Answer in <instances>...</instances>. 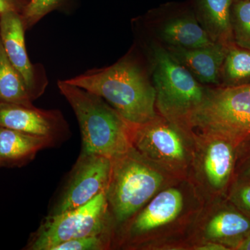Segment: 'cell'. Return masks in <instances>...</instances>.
Segmentation results:
<instances>
[{"label": "cell", "instance_id": "obj_1", "mask_svg": "<svg viewBox=\"0 0 250 250\" xmlns=\"http://www.w3.org/2000/svg\"><path fill=\"white\" fill-rule=\"evenodd\" d=\"M65 81L103 98L130 124H146L157 116L152 80L133 57Z\"/></svg>", "mask_w": 250, "mask_h": 250}, {"label": "cell", "instance_id": "obj_2", "mask_svg": "<svg viewBox=\"0 0 250 250\" xmlns=\"http://www.w3.org/2000/svg\"><path fill=\"white\" fill-rule=\"evenodd\" d=\"M58 87L77 117L82 153L113 159L133 147L134 125L125 121L104 100L65 80L59 81Z\"/></svg>", "mask_w": 250, "mask_h": 250}, {"label": "cell", "instance_id": "obj_3", "mask_svg": "<svg viewBox=\"0 0 250 250\" xmlns=\"http://www.w3.org/2000/svg\"><path fill=\"white\" fill-rule=\"evenodd\" d=\"M181 126L239 147L250 140V83L206 86L202 103Z\"/></svg>", "mask_w": 250, "mask_h": 250}, {"label": "cell", "instance_id": "obj_4", "mask_svg": "<svg viewBox=\"0 0 250 250\" xmlns=\"http://www.w3.org/2000/svg\"><path fill=\"white\" fill-rule=\"evenodd\" d=\"M156 106L163 117L180 126L205 97L206 85L195 80L157 41L147 45Z\"/></svg>", "mask_w": 250, "mask_h": 250}, {"label": "cell", "instance_id": "obj_5", "mask_svg": "<svg viewBox=\"0 0 250 250\" xmlns=\"http://www.w3.org/2000/svg\"><path fill=\"white\" fill-rule=\"evenodd\" d=\"M134 147L111 159V177L106 199L116 218L125 221L137 212L159 190L163 178Z\"/></svg>", "mask_w": 250, "mask_h": 250}, {"label": "cell", "instance_id": "obj_6", "mask_svg": "<svg viewBox=\"0 0 250 250\" xmlns=\"http://www.w3.org/2000/svg\"><path fill=\"white\" fill-rule=\"evenodd\" d=\"M108 206L103 192L76 208L51 213L31 236L27 249L53 250L64 242L105 233Z\"/></svg>", "mask_w": 250, "mask_h": 250}, {"label": "cell", "instance_id": "obj_7", "mask_svg": "<svg viewBox=\"0 0 250 250\" xmlns=\"http://www.w3.org/2000/svg\"><path fill=\"white\" fill-rule=\"evenodd\" d=\"M147 26L163 46L198 48L215 43L197 21L192 4H166L149 13Z\"/></svg>", "mask_w": 250, "mask_h": 250}, {"label": "cell", "instance_id": "obj_8", "mask_svg": "<svg viewBox=\"0 0 250 250\" xmlns=\"http://www.w3.org/2000/svg\"><path fill=\"white\" fill-rule=\"evenodd\" d=\"M111 167V159L82 152L52 214L76 208L106 192Z\"/></svg>", "mask_w": 250, "mask_h": 250}, {"label": "cell", "instance_id": "obj_9", "mask_svg": "<svg viewBox=\"0 0 250 250\" xmlns=\"http://www.w3.org/2000/svg\"><path fill=\"white\" fill-rule=\"evenodd\" d=\"M133 147L145 157L167 164L185 159L183 139L176 125L164 117L156 116L146 124L134 125Z\"/></svg>", "mask_w": 250, "mask_h": 250}, {"label": "cell", "instance_id": "obj_10", "mask_svg": "<svg viewBox=\"0 0 250 250\" xmlns=\"http://www.w3.org/2000/svg\"><path fill=\"white\" fill-rule=\"evenodd\" d=\"M0 126L42 136L56 142L66 131V123L58 111L0 102Z\"/></svg>", "mask_w": 250, "mask_h": 250}, {"label": "cell", "instance_id": "obj_11", "mask_svg": "<svg viewBox=\"0 0 250 250\" xmlns=\"http://www.w3.org/2000/svg\"><path fill=\"white\" fill-rule=\"evenodd\" d=\"M24 29L20 13L8 11L0 16V39L5 53L25 82L33 98L40 96L44 88L38 85L36 71L28 57Z\"/></svg>", "mask_w": 250, "mask_h": 250}, {"label": "cell", "instance_id": "obj_12", "mask_svg": "<svg viewBox=\"0 0 250 250\" xmlns=\"http://www.w3.org/2000/svg\"><path fill=\"white\" fill-rule=\"evenodd\" d=\"M164 47L201 84L206 86L220 85V72L229 46L215 42L198 48Z\"/></svg>", "mask_w": 250, "mask_h": 250}, {"label": "cell", "instance_id": "obj_13", "mask_svg": "<svg viewBox=\"0 0 250 250\" xmlns=\"http://www.w3.org/2000/svg\"><path fill=\"white\" fill-rule=\"evenodd\" d=\"M233 0H192L191 4L200 25L215 42L234 43L231 11Z\"/></svg>", "mask_w": 250, "mask_h": 250}, {"label": "cell", "instance_id": "obj_14", "mask_svg": "<svg viewBox=\"0 0 250 250\" xmlns=\"http://www.w3.org/2000/svg\"><path fill=\"white\" fill-rule=\"evenodd\" d=\"M53 143L47 138L0 126V167L22 165Z\"/></svg>", "mask_w": 250, "mask_h": 250}, {"label": "cell", "instance_id": "obj_15", "mask_svg": "<svg viewBox=\"0 0 250 250\" xmlns=\"http://www.w3.org/2000/svg\"><path fill=\"white\" fill-rule=\"evenodd\" d=\"M183 203V196L177 189L164 190L136 217L133 231L138 233L147 232L170 223L179 214Z\"/></svg>", "mask_w": 250, "mask_h": 250}, {"label": "cell", "instance_id": "obj_16", "mask_svg": "<svg viewBox=\"0 0 250 250\" xmlns=\"http://www.w3.org/2000/svg\"><path fill=\"white\" fill-rule=\"evenodd\" d=\"M213 141L207 149L204 166L210 185L220 189L228 183L232 174L238 147L226 140Z\"/></svg>", "mask_w": 250, "mask_h": 250}, {"label": "cell", "instance_id": "obj_17", "mask_svg": "<svg viewBox=\"0 0 250 250\" xmlns=\"http://www.w3.org/2000/svg\"><path fill=\"white\" fill-rule=\"evenodd\" d=\"M34 99L0 44V102L32 106Z\"/></svg>", "mask_w": 250, "mask_h": 250}, {"label": "cell", "instance_id": "obj_18", "mask_svg": "<svg viewBox=\"0 0 250 250\" xmlns=\"http://www.w3.org/2000/svg\"><path fill=\"white\" fill-rule=\"evenodd\" d=\"M250 83V49L233 43L229 46L220 72L222 86Z\"/></svg>", "mask_w": 250, "mask_h": 250}, {"label": "cell", "instance_id": "obj_19", "mask_svg": "<svg viewBox=\"0 0 250 250\" xmlns=\"http://www.w3.org/2000/svg\"><path fill=\"white\" fill-rule=\"evenodd\" d=\"M250 233V218L236 210H225L213 217L207 228V234L213 239L239 238Z\"/></svg>", "mask_w": 250, "mask_h": 250}, {"label": "cell", "instance_id": "obj_20", "mask_svg": "<svg viewBox=\"0 0 250 250\" xmlns=\"http://www.w3.org/2000/svg\"><path fill=\"white\" fill-rule=\"evenodd\" d=\"M231 19L233 42L250 49V0H233Z\"/></svg>", "mask_w": 250, "mask_h": 250}, {"label": "cell", "instance_id": "obj_21", "mask_svg": "<svg viewBox=\"0 0 250 250\" xmlns=\"http://www.w3.org/2000/svg\"><path fill=\"white\" fill-rule=\"evenodd\" d=\"M63 0H30L21 13L24 29L35 25L49 13L57 9Z\"/></svg>", "mask_w": 250, "mask_h": 250}, {"label": "cell", "instance_id": "obj_22", "mask_svg": "<svg viewBox=\"0 0 250 250\" xmlns=\"http://www.w3.org/2000/svg\"><path fill=\"white\" fill-rule=\"evenodd\" d=\"M105 233L70 240L56 246L53 250H102L106 248Z\"/></svg>", "mask_w": 250, "mask_h": 250}, {"label": "cell", "instance_id": "obj_23", "mask_svg": "<svg viewBox=\"0 0 250 250\" xmlns=\"http://www.w3.org/2000/svg\"><path fill=\"white\" fill-rule=\"evenodd\" d=\"M27 3V0H0V16L8 11L21 14Z\"/></svg>", "mask_w": 250, "mask_h": 250}, {"label": "cell", "instance_id": "obj_24", "mask_svg": "<svg viewBox=\"0 0 250 250\" xmlns=\"http://www.w3.org/2000/svg\"><path fill=\"white\" fill-rule=\"evenodd\" d=\"M238 189L236 199L240 205L250 213V182L243 184Z\"/></svg>", "mask_w": 250, "mask_h": 250}, {"label": "cell", "instance_id": "obj_25", "mask_svg": "<svg viewBox=\"0 0 250 250\" xmlns=\"http://www.w3.org/2000/svg\"><path fill=\"white\" fill-rule=\"evenodd\" d=\"M235 249L240 250H250V233L235 246Z\"/></svg>", "mask_w": 250, "mask_h": 250}, {"label": "cell", "instance_id": "obj_26", "mask_svg": "<svg viewBox=\"0 0 250 250\" xmlns=\"http://www.w3.org/2000/svg\"><path fill=\"white\" fill-rule=\"evenodd\" d=\"M243 145H246V146H249L250 147V141H247V142L246 143H243V144L241 145V146H243ZM249 153L250 155L248 157V161H247V163L246 164V167H245L244 168H243V172H242L243 177L246 179H250V149L249 151Z\"/></svg>", "mask_w": 250, "mask_h": 250}, {"label": "cell", "instance_id": "obj_27", "mask_svg": "<svg viewBox=\"0 0 250 250\" xmlns=\"http://www.w3.org/2000/svg\"><path fill=\"white\" fill-rule=\"evenodd\" d=\"M228 247L224 246L223 245L220 244H208L207 246H205L200 248V250H228Z\"/></svg>", "mask_w": 250, "mask_h": 250}, {"label": "cell", "instance_id": "obj_28", "mask_svg": "<svg viewBox=\"0 0 250 250\" xmlns=\"http://www.w3.org/2000/svg\"><path fill=\"white\" fill-rule=\"evenodd\" d=\"M29 1H30V0H27L28 2H29Z\"/></svg>", "mask_w": 250, "mask_h": 250}, {"label": "cell", "instance_id": "obj_29", "mask_svg": "<svg viewBox=\"0 0 250 250\" xmlns=\"http://www.w3.org/2000/svg\"><path fill=\"white\" fill-rule=\"evenodd\" d=\"M0 44H1V39H0Z\"/></svg>", "mask_w": 250, "mask_h": 250}]
</instances>
